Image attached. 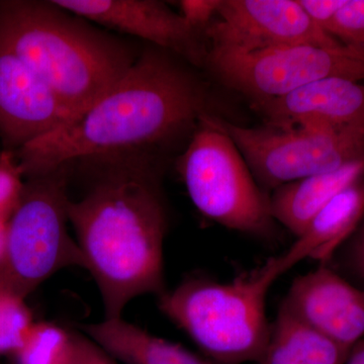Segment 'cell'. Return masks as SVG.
<instances>
[{"label": "cell", "instance_id": "cell-1", "mask_svg": "<svg viewBox=\"0 0 364 364\" xmlns=\"http://www.w3.org/2000/svg\"><path fill=\"white\" fill-rule=\"evenodd\" d=\"M181 61L153 46L144 49L85 112L16 151L25 179L73 162L152 156L151 150L195 131L210 112L208 90Z\"/></svg>", "mask_w": 364, "mask_h": 364}, {"label": "cell", "instance_id": "cell-2", "mask_svg": "<svg viewBox=\"0 0 364 364\" xmlns=\"http://www.w3.org/2000/svg\"><path fill=\"white\" fill-rule=\"evenodd\" d=\"M150 155L97 160L105 168L79 200L69 224L102 294L105 318H122L132 299L166 291L163 244L167 213Z\"/></svg>", "mask_w": 364, "mask_h": 364}, {"label": "cell", "instance_id": "cell-3", "mask_svg": "<svg viewBox=\"0 0 364 364\" xmlns=\"http://www.w3.org/2000/svg\"><path fill=\"white\" fill-rule=\"evenodd\" d=\"M0 48L39 75L73 119L116 85L141 53L54 0L0 1Z\"/></svg>", "mask_w": 364, "mask_h": 364}, {"label": "cell", "instance_id": "cell-4", "mask_svg": "<svg viewBox=\"0 0 364 364\" xmlns=\"http://www.w3.org/2000/svg\"><path fill=\"white\" fill-rule=\"evenodd\" d=\"M272 286L259 270L228 284L191 279L158 296V305L215 363H256L272 333L265 314Z\"/></svg>", "mask_w": 364, "mask_h": 364}, {"label": "cell", "instance_id": "cell-5", "mask_svg": "<svg viewBox=\"0 0 364 364\" xmlns=\"http://www.w3.org/2000/svg\"><path fill=\"white\" fill-rule=\"evenodd\" d=\"M70 166L26 178L20 203L7 223L0 287L25 299L59 270L86 267L68 231Z\"/></svg>", "mask_w": 364, "mask_h": 364}, {"label": "cell", "instance_id": "cell-6", "mask_svg": "<svg viewBox=\"0 0 364 364\" xmlns=\"http://www.w3.org/2000/svg\"><path fill=\"white\" fill-rule=\"evenodd\" d=\"M202 117L176 169L196 208L218 224L258 237L274 232L269 198L233 141Z\"/></svg>", "mask_w": 364, "mask_h": 364}, {"label": "cell", "instance_id": "cell-7", "mask_svg": "<svg viewBox=\"0 0 364 364\" xmlns=\"http://www.w3.org/2000/svg\"><path fill=\"white\" fill-rule=\"evenodd\" d=\"M210 119L233 141L256 181L273 189L334 171L364 156V124L248 128L213 114Z\"/></svg>", "mask_w": 364, "mask_h": 364}, {"label": "cell", "instance_id": "cell-8", "mask_svg": "<svg viewBox=\"0 0 364 364\" xmlns=\"http://www.w3.org/2000/svg\"><path fill=\"white\" fill-rule=\"evenodd\" d=\"M205 66L256 102L286 95L326 78L364 79V55L353 50L291 46L250 54L208 50Z\"/></svg>", "mask_w": 364, "mask_h": 364}, {"label": "cell", "instance_id": "cell-9", "mask_svg": "<svg viewBox=\"0 0 364 364\" xmlns=\"http://www.w3.org/2000/svg\"><path fill=\"white\" fill-rule=\"evenodd\" d=\"M210 51L250 54L291 46L351 50L326 33L299 0H221L214 21L203 31Z\"/></svg>", "mask_w": 364, "mask_h": 364}, {"label": "cell", "instance_id": "cell-10", "mask_svg": "<svg viewBox=\"0 0 364 364\" xmlns=\"http://www.w3.org/2000/svg\"><path fill=\"white\" fill-rule=\"evenodd\" d=\"M58 6L107 30L139 38L153 47L203 67L208 47L203 33L193 30L166 4L157 0H54Z\"/></svg>", "mask_w": 364, "mask_h": 364}, {"label": "cell", "instance_id": "cell-11", "mask_svg": "<svg viewBox=\"0 0 364 364\" xmlns=\"http://www.w3.org/2000/svg\"><path fill=\"white\" fill-rule=\"evenodd\" d=\"M73 119L39 75L0 48V139L14 152Z\"/></svg>", "mask_w": 364, "mask_h": 364}, {"label": "cell", "instance_id": "cell-12", "mask_svg": "<svg viewBox=\"0 0 364 364\" xmlns=\"http://www.w3.org/2000/svg\"><path fill=\"white\" fill-rule=\"evenodd\" d=\"M309 327L351 352L364 336V289L326 267L294 279L282 305Z\"/></svg>", "mask_w": 364, "mask_h": 364}, {"label": "cell", "instance_id": "cell-13", "mask_svg": "<svg viewBox=\"0 0 364 364\" xmlns=\"http://www.w3.org/2000/svg\"><path fill=\"white\" fill-rule=\"evenodd\" d=\"M268 124L332 128L364 124V85L344 78H326L282 97L256 102Z\"/></svg>", "mask_w": 364, "mask_h": 364}, {"label": "cell", "instance_id": "cell-14", "mask_svg": "<svg viewBox=\"0 0 364 364\" xmlns=\"http://www.w3.org/2000/svg\"><path fill=\"white\" fill-rule=\"evenodd\" d=\"M364 218V177L323 208L303 234L284 253L259 268L272 284L301 261H327L356 230Z\"/></svg>", "mask_w": 364, "mask_h": 364}, {"label": "cell", "instance_id": "cell-15", "mask_svg": "<svg viewBox=\"0 0 364 364\" xmlns=\"http://www.w3.org/2000/svg\"><path fill=\"white\" fill-rule=\"evenodd\" d=\"M363 177L364 156L334 171L279 186L269 198L273 220L299 237L335 196Z\"/></svg>", "mask_w": 364, "mask_h": 364}, {"label": "cell", "instance_id": "cell-16", "mask_svg": "<svg viewBox=\"0 0 364 364\" xmlns=\"http://www.w3.org/2000/svg\"><path fill=\"white\" fill-rule=\"evenodd\" d=\"M82 331L124 364H207L181 345L154 336L123 318L85 325Z\"/></svg>", "mask_w": 364, "mask_h": 364}, {"label": "cell", "instance_id": "cell-17", "mask_svg": "<svg viewBox=\"0 0 364 364\" xmlns=\"http://www.w3.org/2000/svg\"><path fill=\"white\" fill-rule=\"evenodd\" d=\"M349 354L280 306L267 349L255 364H345Z\"/></svg>", "mask_w": 364, "mask_h": 364}, {"label": "cell", "instance_id": "cell-18", "mask_svg": "<svg viewBox=\"0 0 364 364\" xmlns=\"http://www.w3.org/2000/svg\"><path fill=\"white\" fill-rule=\"evenodd\" d=\"M71 334L52 323H35L21 350L18 364H68Z\"/></svg>", "mask_w": 364, "mask_h": 364}, {"label": "cell", "instance_id": "cell-19", "mask_svg": "<svg viewBox=\"0 0 364 364\" xmlns=\"http://www.w3.org/2000/svg\"><path fill=\"white\" fill-rule=\"evenodd\" d=\"M35 324L25 299L0 287V354L16 355Z\"/></svg>", "mask_w": 364, "mask_h": 364}, {"label": "cell", "instance_id": "cell-20", "mask_svg": "<svg viewBox=\"0 0 364 364\" xmlns=\"http://www.w3.org/2000/svg\"><path fill=\"white\" fill-rule=\"evenodd\" d=\"M326 32L345 47L364 55V0H346Z\"/></svg>", "mask_w": 364, "mask_h": 364}, {"label": "cell", "instance_id": "cell-21", "mask_svg": "<svg viewBox=\"0 0 364 364\" xmlns=\"http://www.w3.org/2000/svg\"><path fill=\"white\" fill-rule=\"evenodd\" d=\"M25 176L16 152H0V221L9 222L20 203Z\"/></svg>", "mask_w": 364, "mask_h": 364}, {"label": "cell", "instance_id": "cell-22", "mask_svg": "<svg viewBox=\"0 0 364 364\" xmlns=\"http://www.w3.org/2000/svg\"><path fill=\"white\" fill-rule=\"evenodd\" d=\"M178 4L183 20L193 30L203 33L217 16L221 0H182Z\"/></svg>", "mask_w": 364, "mask_h": 364}, {"label": "cell", "instance_id": "cell-23", "mask_svg": "<svg viewBox=\"0 0 364 364\" xmlns=\"http://www.w3.org/2000/svg\"><path fill=\"white\" fill-rule=\"evenodd\" d=\"M68 364H116L109 354L85 335L70 333Z\"/></svg>", "mask_w": 364, "mask_h": 364}, {"label": "cell", "instance_id": "cell-24", "mask_svg": "<svg viewBox=\"0 0 364 364\" xmlns=\"http://www.w3.org/2000/svg\"><path fill=\"white\" fill-rule=\"evenodd\" d=\"M299 2L309 18L326 32L346 0H299Z\"/></svg>", "mask_w": 364, "mask_h": 364}, {"label": "cell", "instance_id": "cell-25", "mask_svg": "<svg viewBox=\"0 0 364 364\" xmlns=\"http://www.w3.org/2000/svg\"><path fill=\"white\" fill-rule=\"evenodd\" d=\"M348 260L352 270L364 279V222L352 238Z\"/></svg>", "mask_w": 364, "mask_h": 364}, {"label": "cell", "instance_id": "cell-26", "mask_svg": "<svg viewBox=\"0 0 364 364\" xmlns=\"http://www.w3.org/2000/svg\"><path fill=\"white\" fill-rule=\"evenodd\" d=\"M345 364H364L363 340L353 347Z\"/></svg>", "mask_w": 364, "mask_h": 364}, {"label": "cell", "instance_id": "cell-27", "mask_svg": "<svg viewBox=\"0 0 364 364\" xmlns=\"http://www.w3.org/2000/svg\"><path fill=\"white\" fill-rule=\"evenodd\" d=\"M7 223L0 221V267L6 257L7 247Z\"/></svg>", "mask_w": 364, "mask_h": 364}]
</instances>
